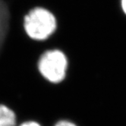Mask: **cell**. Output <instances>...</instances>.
<instances>
[{"mask_svg": "<svg viewBox=\"0 0 126 126\" xmlns=\"http://www.w3.org/2000/svg\"><path fill=\"white\" fill-rule=\"evenodd\" d=\"M24 26L31 38L43 40L48 38L56 30V21L50 12L45 8H37L25 16Z\"/></svg>", "mask_w": 126, "mask_h": 126, "instance_id": "cell-1", "label": "cell"}, {"mask_svg": "<svg viewBox=\"0 0 126 126\" xmlns=\"http://www.w3.org/2000/svg\"><path fill=\"white\" fill-rule=\"evenodd\" d=\"M38 68L46 79L52 83H59L65 77L67 59L59 50H49L40 57Z\"/></svg>", "mask_w": 126, "mask_h": 126, "instance_id": "cell-2", "label": "cell"}, {"mask_svg": "<svg viewBox=\"0 0 126 126\" xmlns=\"http://www.w3.org/2000/svg\"><path fill=\"white\" fill-rule=\"evenodd\" d=\"M10 15L6 4L0 0V51L2 50L3 43L9 28Z\"/></svg>", "mask_w": 126, "mask_h": 126, "instance_id": "cell-3", "label": "cell"}, {"mask_svg": "<svg viewBox=\"0 0 126 126\" xmlns=\"http://www.w3.org/2000/svg\"><path fill=\"white\" fill-rule=\"evenodd\" d=\"M16 115L8 106L0 105V126H16Z\"/></svg>", "mask_w": 126, "mask_h": 126, "instance_id": "cell-4", "label": "cell"}, {"mask_svg": "<svg viewBox=\"0 0 126 126\" xmlns=\"http://www.w3.org/2000/svg\"><path fill=\"white\" fill-rule=\"evenodd\" d=\"M56 126H77V125L68 121H61V122H59L56 125Z\"/></svg>", "mask_w": 126, "mask_h": 126, "instance_id": "cell-5", "label": "cell"}, {"mask_svg": "<svg viewBox=\"0 0 126 126\" xmlns=\"http://www.w3.org/2000/svg\"><path fill=\"white\" fill-rule=\"evenodd\" d=\"M20 126H40V125L36 122H25Z\"/></svg>", "mask_w": 126, "mask_h": 126, "instance_id": "cell-6", "label": "cell"}, {"mask_svg": "<svg viewBox=\"0 0 126 126\" xmlns=\"http://www.w3.org/2000/svg\"><path fill=\"white\" fill-rule=\"evenodd\" d=\"M122 7L124 12L126 14V0H122Z\"/></svg>", "mask_w": 126, "mask_h": 126, "instance_id": "cell-7", "label": "cell"}]
</instances>
